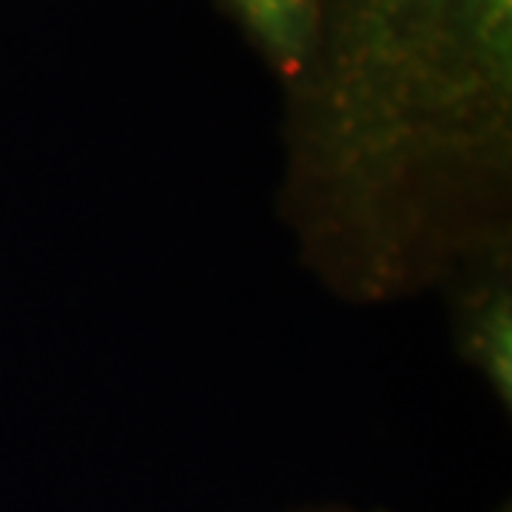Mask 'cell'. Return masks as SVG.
<instances>
[{
	"instance_id": "1",
	"label": "cell",
	"mask_w": 512,
	"mask_h": 512,
	"mask_svg": "<svg viewBox=\"0 0 512 512\" xmlns=\"http://www.w3.org/2000/svg\"><path fill=\"white\" fill-rule=\"evenodd\" d=\"M276 214L305 271L359 308L512 245V0H319L282 89Z\"/></svg>"
},
{
	"instance_id": "2",
	"label": "cell",
	"mask_w": 512,
	"mask_h": 512,
	"mask_svg": "<svg viewBox=\"0 0 512 512\" xmlns=\"http://www.w3.org/2000/svg\"><path fill=\"white\" fill-rule=\"evenodd\" d=\"M450 339L458 362L512 413V245L476 256L444 282Z\"/></svg>"
},
{
	"instance_id": "3",
	"label": "cell",
	"mask_w": 512,
	"mask_h": 512,
	"mask_svg": "<svg viewBox=\"0 0 512 512\" xmlns=\"http://www.w3.org/2000/svg\"><path fill=\"white\" fill-rule=\"evenodd\" d=\"M248 49L288 89L305 72L319 32V0H214Z\"/></svg>"
},
{
	"instance_id": "4",
	"label": "cell",
	"mask_w": 512,
	"mask_h": 512,
	"mask_svg": "<svg viewBox=\"0 0 512 512\" xmlns=\"http://www.w3.org/2000/svg\"><path fill=\"white\" fill-rule=\"evenodd\" d=\"M299 512H359V510H348V507H311V510H299Z\"/></svg>"
}]
</instances>
